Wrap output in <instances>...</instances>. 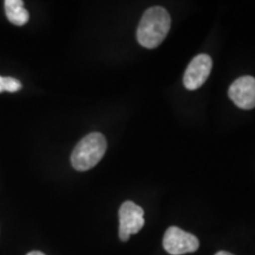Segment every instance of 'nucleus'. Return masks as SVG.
I'll list each match as a JSON object with an SVG mask.
<instances>
[{"label": "nucleus", "instance_id": "obj_1", "mask_svg": "<svg viewBox=\"0 0 255 255\" xmlns=\"http://www.w3.org/2000/svg\"><path fill=\"white\" fill-rule=\"evenodd\" d=\"M171 26V18L163 7L155 6L146 9L137 28V39L146 49H155L163 43Z\"/></svg>", "mask_w": 255, "mask_h": 255}, {"label": "nucleus", "instance_id": "obj_2", "mask_svg": "<svg viewBox=\"0 0 255 255\" xmlns=\"http://www.w3.org/2000/svg\"><path fill=\"white\" fill-rule=\"evenodd\" d=\"M107 151V141L102 133L92 132L78 142L71 154V164L77 171H87L97 165Z\"/></svg>", "mask_w": 255, "mask_h": 255}, {"label": "nucleus", "instance_id": "obj_3", "mask_svg": "<svg viewBox=\"0 0 255 255\" xmlns=\"http://www.w3.org/2000/svg\"><path fill=\"white\" fill-rule=\"evenodd\" d=\"M120 227L119 237L122 241H128L132 234H137L144 227V210L132 201H126L119 210Z\"/></svg>", "mask_w": 255, "mask_h": 255}, {"label": "nucleus", "instance_id": "obj_4", "mask_svg": "<svg viewBox=\"0 0 255 255\" xmlns=\"http://www.w3.org/2000/svg\"><path fill=\"white\" fill-rule=\"evenodd\" d=\"M163 247L169 254L182 255L196 252L200 247V241L194 234L176 226H171L167 229L163 237Z\"/></svg>", "mask_w": 255, "mask_h": 255}, {"label": "nucleus", "instance_id": "obj_5", "mask_svg": "<svg viewBox=\"0 0 255 255\" xmlns=\"http://www.w3.org/2000/svg\"><path fill=\"white\" fill-rule=\"evenodd\" d=\"M213 60L210 56L201 53L191 59L183 76V84L188 90H196L202 87L212 71Z\"/></svg>", "mask_w": 255, "mask_h": 255}, {"label": "nucleus", "instance_id": "obj_6", "mask_svg": "<svg viewBox=\"0 0 255 255\" xmlns=\"http://www.w3.org/2000/svg\"><path fill=\"white\" fill-rule=\"evenodd\" d=\"M228 96L240 109H253L255 108V78L242 76L235 79L228 89Z\"/></svg>", "mask_w": 255, "mask_h": 255}, {"label": "nucleus", "instance_id": "obj_7", "mask_svg": "<svg viewBox=\"0 0 255 255\" xmlns=\"http://www.w3.org/2000/svg\"><path fill=\"white\" fill-rule=\"evenodd\" d=\"M4 4L6 17L15 26H23L30 20V14L24 7L23 0H6Z\"/></svg>", "mask_w": 255, "mask_h": 255}, {"label": "nucleus", "instance_id": "obj_8", "mask_svg": "<svg viewBox=\"0 0 255 255\" xmlns=\"http://www.w3.org/2000/svg\"><path fill=\"white\" fill-rule=\"evenodd\" d=\"M21 89V83L12 77H2L0 76V92H17Z\"/></svg>", "mask_w": 255, "mask_h": 255}, {"label": "nucleus", "instance_id": "obj_9", "mask_svg": "<svg viewBox=\"0 0 255 255\" xmlns=\"http://www.w3.org/2000/svg\"><path fill=\"white\" fill-rule=\"evenodd\" d=\"M26 255H45V254L41 253V252H39V251H33V252H30V253Z\"/></svg>", "mask_w": 255, "mask_h": 255}, {"label": "nucleus", "instance_id": "obj_10", "mask_svg": "<svg viewBox=\"0 0 255 255\" xmlns=\"http://www.w3.org/2000/svg\"><path fill=\"white\" fill-rule=\"evenodd\" d=\"M215 255H234V254L229 253V252H226V251H220V252H218V253H216Z\"/></svg>", "mask_w": 255, "mask_h": 255}]
</instances>
